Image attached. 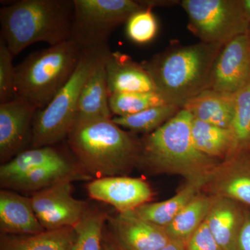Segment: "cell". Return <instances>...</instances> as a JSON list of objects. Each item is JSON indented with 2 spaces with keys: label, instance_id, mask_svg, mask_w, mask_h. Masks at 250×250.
Wrapping results in <instances>:
<instances>
[{
  "label": "cell",
  "instance_id": "obj_7",
  "mask_svg": "<svg viewBox=\"0 0 250 250\" xmlns=\"http://www.w3.org/2000/svg\"><path fill=\"white\" fill-rule=\"evenodd\" d=\"M70 41L83 49L108 45L112 32L130 16L145 9L133 0H73Z\"/></svg>",
  "mask_w": 250,
  "mask_h": 250
},
{
  "label": "cell",
  "instance_id": "obj_27",
  "mask_svg": "<svg viewBox=\"0 0 250 250\" xmlns=\"http://www.w3.org/2000/svg\"><path fill=\"white\" fill-rule=\"evenodd\" d=\"M107 216L103 210L88 207L74 228L75 238L71 250H103L104 228Z\"/></svg>",
  "mask_w": 250,
  "mask_h": 250
},
{
  "label": "cell",
  "instance_id": "obj_31",
  "mask_svg": "<svg viewBox=\"0 0 250 250\" xmlns=\"http://www.w3.org/2000/svg\"><path fill=\"white\" fill-rule=\"evenodd\" d=\"M14 57L4 41L0 39V104L16 99Z\"/></svg>",
  "mask_w": 250,
  "mask_h": 250
},
{
  "label": "cell",
  "instance_id": "obj_22",
  "mask_svg": "<svg viewBox=\"0 0 250 250\" xmlns=\"http://www.w3.org/2000/svg\"><path fill=\"white\" fill-rule=\"evenodd\" d=\"M191 135L197 149L216 160H225L237 151L236 141L231 129L219 127L192 117Z\"/></svg>",
  "mask_w": 250,
  "mask_h": 250
},
{
  "label": "cell",
  "instance_id": "obj_34",
  "mask_svg": "<svg viewBox=\"0 0 250 250\" xmlns=\"http://www.w3.org/2000/svg\"><path fill=\"white\" fill-rule=\"evenodd\" d=\"M103 250H125L113 239L110 233L104 234Z\"/></svg>",
  "mask_w": 250,
  "mask_h": 250
},
{
  "label": "cell",
  "instance_id": "obj_36",
  "mask_svg": "<svg viewBox=\"0 0 250 250\" xmlns=\"http://www.w3.org/2000/svg\"><path fill=\"white\" fill-rule=\"evenodd\" d=\"M242 5L245 14L250 21V0H242Z\"/></svg>",
  "mask_w": 250,
  "mask_h": 250
},
{
  "label": "cell",
  "instance_id": "obj_13",
  "mask_svg": "<svg viewBox=\"0 0 250 250\" xmlns=\"http://www.w3.org/2000/svg\"><path fill=\"white\" fill-rule=\"evenodd\" d=\"M37 111L35 106L19 99L0 104V160L3 164L23 152L28 140L31 142Z\"/></svg>",
  "mask_w": 250,
  "mask_h": 250
},
{
  "label": "cell",
  "instance_id": "obj_35",
  "mask_svg": "<svg viewBox=\"0 0 250 250\" xmlns=\"http://www.w3.org/2000/svg\"><path fill=\"white\" fill-rule=\"evenodd\" d=\"M159 250H187L186 245L181 242L170 241L167 246Z\"/></svg>",
  "mask_w": 250,
  "mask_h": 250
},
{
  "label": "cell",
  "instance_id": "obj_3",
  "mask_svg": "<svg viewBox=\"0 0 250 250\" xmlns=\"http://www.w3.org/2000/svg\"><path fill=\"white\" fill-rule=\"evenodd\" d=\"M224 44L200 42L156 54L142 65L166 103L183 108L209 88L213 64Z\"/></svg>",
  "mask_w": 250,
  "mask_h": 250
},
{
  "label": "cell",
  "instance_id": "obj_1",
  "mask_svg": "<svg viewBox=\"0 0 250 250\" xmlns=\"http://www.w3.org/2000/svg\"><path fill=\"white\" fill-rule=\"evenodd\" d=\"M192 116L181 108L165 124L141 140L139 166L152 174H175L187 182L206 184L221 161L205 155L192 141Z\"/></svg>",
  "mask_w": 250,
  "mask_h": 250
},
{
  "label": "cell",
  "instance_id": "obj_6",
  "mask_svg": "<svg viewBox=\"0 0 250 250\" xmlns=\"http://www.w3.org/2000/svg\"><path fill=\"white\" fill-rule=\"evenodd\" d=\"M110 51L108 45L82 50L80 62L70 80L46 107L36 113L31 148L52 146L67 139L75 123L83 85L97 63Z\"/></svg>",
  "mask_w": 250,
  "mask_h": 250
},
{
  "label": "cell",
  "instance_id": "obj_23",
  "mask_svg": "<svg viewBox=\"0 0 250 250\" xmlns=\"http://www.w3.org/2000/svg\"><path fill=\"white\" fill-rule=\"evenodd\" d=\"M216 197L201 191L164 228L171 241L186 245L205 223Z\"/></svg>",
  "mask_w": 250,
  "mask_h": 250
},
{
  "label": "cell",
  "instance_id": "obj_24",
  "mask_svg": "<svg viewBox=\"0 0 250 250\" xmlns=\"http://www.w3.org/2000/svg\"><path fill=\"white\" fill-rule=\"evenodd\" d=\"M75 238L74 228L33 235L1 234L0 250H71Z\"/></svg>",
  "mask_w": 250,
  "mask_h": 250
},
{
  "label": "cell",
  "instance_id": "obj_26",
  "mask_svg": "<svg viewBox=\"0 0 250 250\" xmlns=\"http://www.w3.org/2000/svg\"><path fill=\"white\" fill-rule=\"evenodd\" d=\"M180 109L175 105L166 103L129 116H115L112 118V121L122 128L147 135L165 124Z\"/></svg>",
  "mask_w": 250,
  "mask_h": 250
},
{
  "label": "cell",
  "instance_id": "obj_5",
  "mask_svg": "<svg viewBox=\"0 0 250 250\" xmlns=\"http://www.w3.org/2000/svg\"><path fill=\"white\" fill-rule=\"evenodd\" d=\"M82 54L67 41L29 54L15 68L16 99L43 109L70 80Z\"/></svg>",
  "mask_w": 250,
  "mask_h": 250
},
{
  "label": "cell",
  "instance_id": "obj_9",
  "mask_svg": "<svg viewBox=\"0 0 250 250\" xmlns=\"http://www.w3.org/2000/svg\"><path fill=\"white\" fill-rule=\"evenodd\" d=\"M72 181H64L33 193L31 205L46 231L75 228L88 207L72 195Z\"/></svg>",
  "mask_w": 250,
  "mask_h": 250
},
{
  "label": "cell",
  "instance_id": "obj_32",
  "mask_svg": "<svg viewBox=\"0 0 250 250\" xmlns=\"http://www.w3.org/2000/svg\"><path fill=\"white\" fill-rule=\"evenodd\" d=\"M187 250H223L210 233L207 223L202 224L186 243Z\"/></svg>",
  "mask_w": 250,
  "mask_h": 250
},
{
  "label": "cell",
  "instance_id": "obj_8",
  "mask_svg": "<svg viewBox=\"0 0 250 250\" xmlns=\"http://www.w3.org/2000/svg\"><path fill=\"white\" fill-rule=\"evenodd\" d=\"M181 5L189 29L202 42L225 45L249 32L250 21L242 0H183Z\"/></svg>",
  "mask_w": 250,
  "mask_h": 250
},
{
  "label": "cell",
  "instance_id": "obj_11",
  "mask_svg": "<svg viewBox=\"0 0 250 250\" xmlns=\"http://www.w3.org/2000/svg\"><path fill=\"white\" fill-rule=\"evenodd\" d=\"M86 189L90 198L112 206L119 213L132 211L151 202L153 197L152 188L146 181L126 176L93 179Z\"/></svg>",
  "mask_w": 250,
  "mask_h": 250
},
{
  "label": "cell",
  "instance_id": "obj_29",
  "mask_svg": "<svg viewBox=\"0 0 250 250\" xmlns=\"http://www.w3.org/2000/svg\"><path fill=\"white\" fill-rule=\"evenodd\" d=\"M232 130L237 150L250 151V82L235 94Z\"/></svg>",
  "mask_w": 250,
  "mask_h": 250
},
{
  "label": "cell",
  "instance_id": "obj_30",
  "mask_svg": "<svg viewBox=\"0 0 250 250\" xmlns=\"http://www.w3.org/2000/svg\"><path fill=\"white\" fill-rule=\"evenodd\" d=\"M126 23V34L130 40L136 43H147L157 34V21L150 8H145L134 13Z\"/></svg>",
  "mask_w": 250,
  "mask_h": 250
},
{
  "label": "cell",
  "instance_id": "obj_19",
  "mask_svg": "<svg viewBox=\"0 0 250 250\" xmlns=\"http://www.w3.org/2000/svg\"><path fill=\"white\" fill-rule=\"evenodd\" d=\"M108 53L97 63L83 85L77 104L75 121L112 118L105 69V61Z\"/></svg>",
  "mask_w": 250,
  "mask_h": 250
},
{
  "label": "cell",
  "instance_id": "obj_37",
  "mask_svg": "<svg viewBox=\"0 0 250 250\" xmlns=\"http://www.w3.org/2000/svg\"><path fill=\"white\" fill-rule=\"evenodd\" d=\"M248 34H249V36H250V25L249 32H248Z\"/></svg>",
  "mask_w": 250,
  "mask_h": 250
},
{
  "label": "cell",
  "instance_id": "obj_15",
  "mask_svg": "<svg viewBox=\"0 0 250 250\" xmlns=\"http://www.w3.org/2000/svg\"><path fill=\"white\" fill-rule=\"evenodd\" d=\"M108 93L157 92L150 75L142 64L127 54L110 52L105 61Z\"/></svg>",
  "mask_w": 250,
  "mask_h": 250
},
{
  "label": "cell",
  "instance_id": "obj_20",
  "mask_svg": "<svg viewBox=\"0 0 250 250\" xmlns=\"http://www.w3.org/2000/svg\"><path fill=\"white\" fill-rule=\"evenodd\" d=\"M235 94L213 89L204 90L184 106L192 117L208 124L231 129L234 113Z\"/></svg>",
  "mask_w": 250,
  "mask_h": 250
},
{
  "label": "cell",
  "instance_id": "obj_16",
  "mask_svg": "<svg viewBox=\"0 0 250 250\" xmlns=\"http://www.w3.org/2000/svg\"><path fill=\"white\" fill-rule=\"evenodd\" d=\"M215 197L206 223L222 250H237L246 206L231 199Z\"/></svg>",
  "mask_w": 250,
  "mask_h": 250
},
{
  "label": "cell",
  "instance_id": "obj_12",
  "mask_svg": "<svg viewBox=\"0 0 250 250\" xmlns=\"http://www.w3.org/2000/svg\"><path fill=\"white\" fill-rule=\"evenodd\" d=\"M202 191L250 207V151L237 150L221 161Z\"/></svg>",
  "mask_w": 250,
  "mask_h": 250
},
{
  "label": "cell",
  "instance_id": "obj_28",
  "mask_svg": "<svg viewBox=\"0 0 250 250\" xmlns=\"http://www.w3.org/2000/svg\"><path fill=\"white\" fill-rule=\"evenodd\" d=\"M166 103L157 92L112 93L109 95V106L112 115L118 117L135 114L147 108Z\"/></svg>",
  "mask_w": 250,
  "mask_h": 250
},
{
  "label": "cell",
  "instance_id": "obj_4",
  "mask_svg": "<svg viewBox=\"0 0 250 250\" xmlns=\"http://www.w3.org/2000/svg\"><path fill=\"white\" fill-rule=\"evenodd\" d=\"M73 0H20L0 9L1 36L13 55L28 46L70 41Z\"/></svg>",
  "mask_w": 250,
  "mask_h": 250
},
{
  "label": "cell",
  "instance_id": "obj_10",
  "mask_svg": "<svg viewBox=\"0 0 250 250\" xmlns=\"http://www.w3.org/2000/svg\"><path fill=\"white\" fill-rule=\"evenodd\" d=\"M250 82V38L248 33L223 46L212 68L209 88L236 94Z\"/></svg>",
  "mask_w": 250,
  "mask_h": 250
},
{
  "label": "cell",
  "instance_id": "obj_17",
  "mask_svg": "<svg viewBox=\"0 0 250 250\" xmlns=\"http://www.w3.org/2000/svg\"><path fill=\"white\" fill-rule=\"evenodd\" d=\"M0 231L1 234L33 235L45 229L36 216L30 197L3 189L0 191Z\"/></svg>",
  "mask_w": 250,
  "mask_h": 250
},
{
  "label": "cell",
  "instance_id": "obj_33",
  "mask_svg": "<svg viewBox=\"0 0 250 250\" xmlns=\"http://www.w3.org/2000/svg\"><path fill=\"white\" fill-rule=\"evenodd\" d=\"M237 250H250V207L246 206V215L238 236Z\"/></svg>",
  "mask_w": 250,
  "mask_h": 250
},
{
  "label": "cell",
  "instance_id": "obj_25",
  "mask_svg": "<svg viewBox=\"0 0 250 250\" xmlns=\"http://www.w3.org/2000/svg\"><path fill=\"white\" fill-rule=\"evenodd\" d=\"M62 152L52 146L24 150L0 167V184L4 185L19 176L43 166L67 160Z\"/></svg>",
  "mask_w": 250,
  "mask_h": 250
},
{
  "label": "cell",
  "instance_id": "obj_18",
  "mask_svg": "<svg viewBox=\"0 0 250 250\" xmlns=\"http://www.w3.org/2000/svg\"><path fill=\"white\" fill-rule=\"evenodd\" d=\"M92 177L85 172L78 163L67 160L31 170L19 176L4 185V189L18 191L37 192L64 181L90 180Z\"/></svg>",
  "mask_w": 250,
  "mask_h": 250
},
{
  "label": "cell",
  "instance_id": "obj_14",
  "mask_svg": "<svg viewBox=\"0 0 250 250\" xmlns=\"http://www.w3.org/2000/svg\"><path fill=\"white\" fill-rule=\"evenodd\" d=\"M110 234L125 250H159L171 241L162 227L125 213L107 216Z\"/></svg>",
  "mask_w": 250,
  "mask_h": 250
},
{
  "label": "cell",
  "instance_id": "obj_21",
  "mask_svg": "<svg viewBox=\"0 0 250 250\" xmlns=\"http://www.w3.org/2000/svg\"><path fill=\"white\" fill-rule=\"evenodd\" d=\"M205 186L203 183L187 182L173 197L162 202L145 204L125 214L132 215L165 228L197 194L202 191Z\"/></svg>",
  "mask_w": 250,
  "mask_h": 250
},
{
  "label": "cell",
  "instance_id": "obj_2",
  "mask_svg": "<svg viewBox=\"0 0 250 250\" xmlns=\"http://www.w3.org/2000/svg\"><path fill=\"white\" fill-rule=\"evenodd\" d=\"M66 139L77 162L92 178L126 176L139 166L141 140L112 118L75 121Z\"/></svg>",
  "mask_w": 250,
  "mask_h": 250
}]
</instances>
